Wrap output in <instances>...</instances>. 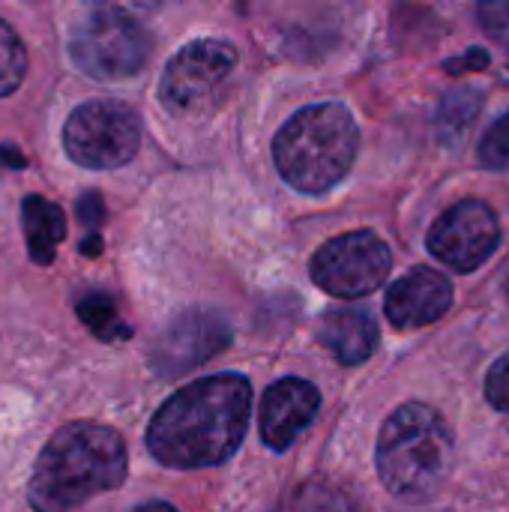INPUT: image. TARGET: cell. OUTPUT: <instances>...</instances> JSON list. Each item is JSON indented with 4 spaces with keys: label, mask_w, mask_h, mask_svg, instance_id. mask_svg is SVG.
I'll return each instance as SVG.
<instances>
[{
    "label": "cell",
    "mask_w": 509,
    "mask_h": 512,
    "mask_svg": "<svg viewBox=\"0 0 509 512\" xmlns=\"http://www.w3.org/2000/svg\"><path fill=\"white\" fill-rule=\"evenodd\" d=\"M81 252H84V255H90V258H96V255L102 252V237H99L96 231H93L90 237H84V243H81Z\"/></svg>",
    "instance_id": "603a6c76"
},
{
    "label": "cell",
    "mask_w": 509,
    "mask_h": 512,
    "mask_svg": "<svg viewBox=\"0 0 509 512\" xmlns=\"http://www.w3.org/2000/svg\"><path fill=\"white\" fill-rule=\"evenodd\" d=\"M480 162L492 171L509 168V111L486 129L480 144Z\"/></svg>",
    "instance_id": "ac0fdd59"
},
{
    "label": "cell",
    "mask_w": 509,
    "mask_h": 512,
    "mask_svg": "<svg viewBox=\"0 0 509 512\" xmlns=\"http://www.w3.org/2000/svg\"><path fill=\"white\" fill-rule=\"evenodd\" d=\"M318 339L330 354L345 366L366 363L378 348V324L366 309H336L327 312L318 330Z\"/></svg>",
    "instance_id": "4fadbf2b"
},
{
    "label": "cell",
    "mask_w": 509,
    "mask_h": 512,
    "mask_svg": "<svg viewBox=\"0 0 509 512\" xmlns=\"http://www.w3.org/2000/svg\"><path fill=\"white\" fill-rule=\"evenodd\" d=\"M483 108V96L480 90L474 87H462V90H450L438 108V117H435V126H438V135L444 141H453V138H462L468 132V126L477 120Z\"/></svg>",
    "instance_id": "2e32d148"
},
{
    "label": "cell",
    "mask_w": 509,
    "mask_h": 512,
    "mask_svg": "<svg viewBox=\"0 0 509 512\" xmlns=\"http://www.w3.org/2000/svg\"><path fill=\"white\" fill-rule=\"evenodd\" d=\"M252 384L243 375H210L177 390L150 420L147 450L168 468H213L246 438Z\"/></svg>",
    "instance_id": "6da1fadb"
},
{
    "label": "cell",
    "mask_w": 509,
    "mask_h": 512,
    "mask_svg": "<svg viewBox=\"0 0 509 512\" xmlns=\"http://www.w3.org/2000/svg\"><path fill=\"white\" fill-rule=\"evenodd\" d=\"M453 459V429L432 405L405 402L381 426L375 447L378 477L405 504L432 501L447 483Z\"/></svg>",
    "instance_id": "3957f363"
},
{
    "label": "cell",
    "mask_w": 509,
    "mask_h": 512,
    "mask_svg": "<svg viewBox=\"0 0 509 512\" xmlns=\"http://www.w3.org/2000/svg\"><path fill=\"white\" fill-rule=\"evenodd\" d=\"M321 408V393L303 378L276 381L261 402V438L270 450H288L315 420Z\"/></svg>",
    "instance_id": "7c38bea8"
},
{
    "label": "cell",
    "mask_w": 509,
    "mask_h": 512,
    "mask_svg": "<svg viewBox=\"0 0 509 512\" xmlns=\"http://www.w3.org/2000/svg\"><path fill=\"white\" fill-rule=\"evenodd\" d=\"M150 33L138 18L108 0H96L69 33L72 63L96 81H123L144 69L150 57Z\"/></svg>",
    "instance_id": "5b68a950"
},
{
    "label": "cell",
    "mask_w": 509,
    "mask_h": 512,
    "mask_svg": "<svg viewBox=\"0 0 509 512\" xmlns=\"http://www.w3.org/2000/svg\"><path fill=\"white\" fill-rule=\"evenodd\" d=\"M78 216H81V222H84V225H90V228H96V225L102 222V216H105V204H102L99 192H87V195H81V198H78Z\"/></svg>",
    "instance_id": "7402d4cb"
},
{
    "label": "cell",
    "mask_w": 509,
    "mask_h": 512,
    "mask_svg": "<svg viewBox=\"0 0 509 512\" xmlns=\"http://www.w3.org/2000/svg\"><path fill=\"white\" fill-rule=\"evenodd\" d=\"M486 399L495 411L509 414V354H504L486 375Z\"/></svg>",
    "instance_id": "ffe728a7"
},
{
    "label": "cell",
    "mask_w": 509,
    "mask_h": 512,
    "mask_svg": "<svg viewBox=\"0 0 509 512\" xmlns=\"http://www.w3.org/2000/svg\"><path fill=\"white\" fill-rule=\"evenodd\" d=\"M21 225L27 237V252L33 264H51L57 255V246L66 237V219L57 204L39 195H27L21 204Z\"/></svg>",
    "instance_id": "5bb4252c"
},
{
    "label": "cell",
    "mask_w": 509,
    "mask_h": 512,
    "mask_svg": "<svg viewBox=\"0 0 509 512\" xmlns=\"http://www.w3.org/2000/svg\"><path fill=\"white\" fill-rule=\"evenodd\" d=\"M486 66H489V54L483 48H468L465 57H453V60L444 63V69H450L453 75H459V72H483Z\"/></svg>",
    "instance_id": "44dd1931"
},
{
    "label": "cell",
    "mask_w": 509,
    "mask_h": 512,
    "mask_svg": "<svg viewBox=\"0 0 509 512\" xmlns=\"http://www.w3.org/2000/svg\"><path fill=\"white\" fill-rule=\"evenodd\" d=\"M126 480V444L99 423H69L39 453L27 501L36 512H72Z\"/></svg>",
    "instance_id": "7a4b0ae2"
},
{
    "label": "cell",
    "mask_w": 509,
    "mask_h": 512,
    "mask_svg": "<svg viewBox=\"0 0 509 512\" xmlns=\"http://www.w3.org/2000/svg\"><path fill=\"white\" fill-rule=\"evenodd\" d=\"M27 72V51L18 33L0 18V99L15 93Z\"/></svg>",
    "instance_id": "e0dca14e"
},
{
    "label": "cell",
    "mask_w": 509,
    "mask_h": 512,
    "mask_svg": "<svg viewBox=\"0 0 509 512\" xmlns=\"http://www.w3.org/2000/svg\"><path fill=\"white\" fill-rule=\"evenodd\" d=\"M504 291H507V297H509V264L504 267Z\"/></svg>",
    "instance_id": "484cf974"
},
{
    "label": "cell",
    "mask_w": 509,
    "mask_h": 512,
    "mask_svg": "<svg viewBox=\"0 0 509 512\" xmlns=\"http://www.w3.org/2000/svg\"><path fill=\"white\" fill-rule=\"evenodd\" d=\"M237 66V48L225 39H195L165 66L159 99L171 114H204Z\"/></svg>",
    "instance_id": "52a82bcc"
},
{
    "label": "cell",
    "mask_w": 509,
    "mask_h": 512,
    "mask_svg": "<svg viewBox=\"0 0 509 512\" xmlns=\"http://www.w3.org/2000/svg\"><path fill=\"white\" fill-rule=\"evenodd\" d=\"M135 512H177L171 504H162V501H153V504H141Z\"/></svg>",
    "instance_id": "d4e9b609"
},
{
    "label": "cell",
    "mask_w": 509,
    "mask_h": 512,
    "mask_svg": "<svg viewBox=\"0 0 509 512\" xmlns=\"http://www.w3.org/2000/svg\"><path fill=\"white\" fill-rule=\"evenodd\" d=\"M357 150V120L339 102H318L297 111L273 141L279 174L306 195L330 192L354 165Z\"/></svg>",
    "instance_id": "277c9868"
},
{
    "label": "cell",
    "mask_w": 509,
    "mask_h": 512,
    "mask_svg": "<svg viewBox=\"0 0 509 512\" xmlns=\"http://www.w3.org/2000/svg\"><path fill=\"white\" fill-rule=\"evenodd\" d=\"M78 318L81 324L102 342H123L132 336V327L123 324V318L117 315V306L108 294H87L78 300Z\"/></svg>",
    "instance_id": "9a60e30c"
},
{
    "label": "cell",
    "mask_w": 509,
    "mask_h": 512,
    "mask_svg": "<svg viewBox=\"0 0 509 512\" xmlns=\"http://www.w3.org/2000/svg\"><path fill=\"white\" fill-rule=\"evenodd\" d=\"M501 243V225L489 204L459 201L429 231V252L459 273L486 264Z\"/></svg>",
    "instance_id": "9c48e42d"
},
{
    "label": "cell",
    "mask_w": 509,
    "mask_h": 512,
    "mask_svg": "<svg viewBox=\"0 0 509 512\" xmlns=\"http://www.w3.org/2000/svg\"><path fill=\"white\" fill-rule=\"evenodd\" d=\"M453 306V282L432 270V267H414L402 279H396L387 288V318L399 330H417L426 324H435L447 315Z\"/></svg>",
    "instance_id": "8fae6325"
},
{
    "label": "cell",
    "mask_w": 509,
    "mask_h": 512,
    "mask_svg": "<svg viewBox=\"0 0 509 512\" xmlns=\"http://www.w3.org/2000/svg\"><path fill=\"white\" fill-rule=\"evenodd\" d=\"M141 147V117L120 99L78 105L63 123L66 156L90 171H111L135 159Z\"/></svg>",
    "instance_id": "8992f818"
},
{
    "label": "cell",
    "mask_w": 509,
    "mask_h": 512,
    "mask_svg": "<svg viewBox=\"0 0 509 512\" xmlns=\"http://www.w3.org/2000/svg\"><path fill=\"white\" fill-rule=\"evenodd\" d=\"M477 15L495 42L509 45V0H477Z\"/></svg>",
    "instance_id": "d6986e66"
},
{
    "label": "cell",
    "mask_w": 509,
    "mask_h": 512,
    "mask_svg": "<svg viewBox=\"0 0 509 512\" xmlns=\"http://www.w3.org/2000/svg\"><path fill=\"white\" fill-rule=\"evenodd\" d=\"M393 267L390 246L372 231H351L327 240L312 258V282L333 297L357 300L378 291Z\"/></svg>",
    "instance_id": "ba28073f"
},
{
    "label": "cell",
    "mask_w": 509,
    "mask_h": 512,
    "mask_svg": "<svg viewBox=\"0 0 509 512\" xmlns=\"http://www.w3.org/2000/svg\"><path fill=\"white\" fill-rule=\"evenodd\" d=\"M231 345V324L213 309H189L177 315L153 345V369L165 378L183 375Z\"/></svg>",
    "instance_id": "30bf717a"
},
{
    "label": "cell",
    "mask_w": 509,
    "mask_h": 512,
    "mask_svg": "<svg viewBox=\"0 0 509 512\" xmlns=\"http://www.w3.org/2000/svg\"><path fill=\"white\" fill-rule=\"evenodd\" d=\"M0 159L9 165V168H24V156L18 150H9V147H0Z\"/></svg>",
    "instance_id": "cb8c5ba5"
}]
</instances>
